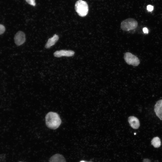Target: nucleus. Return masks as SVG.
I'll return each mask as SVG.
<instances>
[{
  "instance_id": "2",
  "label": "nucleus",
  "mask_w": 162,
  "mask_h": 162,
  "mask_svg": "<svg viewBox=\"0 0 162 162\" xmlns=\"http://www.w3.org/2000/svg\"><path fill=\"white\" fill-rule=\"evenodd\" d=\"M75 8L79 16L84 17L88 14V5L87 2L82 0H79L76 2Z\"/></svg>"
},
{
  "instance_id": "8",
  "label": "nucleus",
  "mask_w": 162,
  "mask_h": 162,
  "mask_svg": "<svg viewBox=\"0 0 162 162\" xmlns=\"http://www.w3.org/2000/svg\"><path fill=\"white\" fill-rule=\"evenodd\" d=\"M128 122L130 126L134 129H137L140 126V122L139 119L134 116L129 117L128 118Z\"/></svg>"
},
{
  "instance_id": "18",
  "label": "nucleus",
  "mask_w": 162,
  "mask_h": 162,
  "mask_svg": "<svg viewBox=\"0 0 162 162\" xmlns=\"http://www.w3.org/2000/svg\"><path fill=\"white\" fill-rule=\"evenodd\" d=\"M86 162H92V161H89V162L86 161Z\"/></svg>"
},
{
  "instance_id": "7",
  "label": "nucleus",
  "mask_w": 162,
  "mask_h": 162,
  "mask_svg": "<svg viewBox=\"0 0 162 162\" xmlns=\"http://www.w3.org/2000/svg\"><path fill=\"white\" fill-rule=\"evenodd\" d=\"M154 110L156 116L162 120V99L156 102Z\"/></svg>"
},
{
  "instance_id": "16",
  "label": "nucleus",
  "mask_w": 162,
  "mask_h": 162,
  "mask_svg": "<svg viewBox=\"0 0 162 162\" xmlns=\"http://www.w3.org/2000/svg\"><path fill=\"white\" fill-rule=\"evenodd\" d=\"M143 162H151L150 160L148 158H144L143 160Z\"/></svg>"
},
{
  "instance_id": "12",
  "label": "nucleus",
  "mask_w": 162,
  "mask_h": 162,
  "mask_svg": "<svg viewBox=\"0 0 162 162\" xmlns=\"http://www.w3.org/2000/svg\"><path fill=\"white\" fill-rule=\"evenodd\" d=\"M5 30L4 26L2 24H0V35L4 33Z\"/></svg>"
},
{
  "instance_id": "11",
  "label": "nucleus",
  "mask_w": 162,
  "mask_h": 162,
  "mask_svg": "<svg viewBox=\"0 0 162 162\" xmlns=\"http://www.w3.org/2000/svg\"><path fill=\"white\" fill-rule=\"evenodd\" d=\"M151 144L155 148H158L161 145L160 138L158 136L154 137L151 141Z\"/></svg>"
},
{
  "instance_id": "10",
  "label": "nucleus",
  "mask_w": 162,
  "mask_h": 162,
  "mask_svg": "<svg viewBox=\"0 0 162 162\" xmlns=\"http://www.w3.org/2000/svg\"><path fill=\"white\" fill-rule=\"evenodd\" d=\"M58 36L55 34L52 37L49 39L45 45L46 48H49L54 45L58 41Z\"/></svg>"
},
{
  "instance_id": "9",
  "label": "nucleus",
  "mask_w": 162,
  "mask_h": 162,
  "mask_svg": "<svg viewBox=\"0 0 162 162\" xmlns=\"http://www.w3.org/2000/svg\"><path fill=\"white\" fill-rule=\"evenodd\" d=\"M49 162H66V161L62 155L59 154H56L50 158Z\"/></svg>"
},
{
  "instance_id": "19",
  "label": "nucleus",
  "mask_w": 162,
  "mask_h": 162,
  "mask_svg": "<svg viewBox=\"0 0 162 162\" xmlns=\"http://www.w3.org/2000/svg\"><path fill=\"white\" fill-rule=\"evenodd\" d=\"M19 162H22V161H20Z\"/></svg>"
},
{
  "instance_id": "13",
  "label": "nucleus",
  "mask_w": 162,
  "mask_h": 162,
  "mask_svg": "<svg viewBox=\"0 0 162 162\" xmlns=\"http://www.w3.org/2000/svg\"><path fill=\"white\" fill-rule=\"evenodd\" d=\"M26 2L30 5L34 6L36 5L35 0H26Z\"/></svg>"
},
{
  "instance_id": "6",
  "label": "nucleus",
  "mask_w": 162,
  "mask_h": 162,
  "mask_svg": "<svg viewBox=\"0 0 162 162\" xmlns=\"http://www.w3.org/2000/svg\"><path fill=\"white\" fill-rule=\"evenodd\" d=\"M75 52L71 50H61L57 51L54 53V56L57 57L62 56L70 57L73 56Z\"/></svg>"
},
{
  "instance_id": "5",
  "label": "nucleus",
  "mask_w": 162,
  "mask_h": 162,
  "mask_svg": "<svg viewBox=\"0 0 162 162\" xmlns=\"http://www.w3.org/2000/svg\"><path fill=\"white\" fill-rule=\"evenodd\" d=\"M14 39L16 44L20 46L24 44L26 41L25 34L22 32L19 31L15 35Z\"/></svg>"
},
{
  "instance_id": "14",
  "label": "nucleus",
  "mask_w": 162,
  "mask_h": 162,
  "mask_svg": "<svg viewBox=\"0 0 162 162\" xmlns=\"http://www.w3.org/2000/svg\"><path fill=\"white\" fill-rule=\"evenodd\" d=\"M147 8L148 10L150 11H152L153 9V6L151 5H148Z\"/></svg>"
},
{
  "instance_id": "1",
  "label": "nucleus",
  "mask_w": 162,
  "mask_h": 162,
  "mask_svg": "<svg viewBox=\"0 0 162 162\" xmlns=\"http://www.w3.org/2000/svg\"><path fill=\"white\" fill-rule=\"evenodd\" d=\"M45 122L46 125L48 128L52 129H56L59 126L62 122L58 113L50 112L46 115Z\"/></svg>"
},
{
  "instance_id": "4",
  "label": "nucleus",
  "mask_w": 162,
  "mask_h": 162,
  "mask_svg": "<svg viewBox=\"0 0 162 162\" xmlns=\"http://www.w3.org/2000/svg\"><path fill=\"white\" fill-rule=\"evenodd\" d=\"M124 58L125 62L129 65L136 66L140 64V60L138 58L130 52L125 53Z\"/></svg>"
},
{
  "instance_id": "3",
  "label": "nucleus",
  "mask_w": 162,
  "mask_h": 162,
  "mask_svg": "<svg viewBox=\"0 0 162 162\" xmlns=\"http://www.w3.org/2000/svg\"><path fill=\"white\" fill-rule=\"evenodd\" d=\"M138 26L137 22L134 19L129 18L123 20L121 24V28L123 31H128L136 28Z\"/></svg>"
},
{
  "instance_id": "15",
  "label": "nucleus",
  "mask_w": 162,
  "mask_h": 162,
  "mask_svg": "<svg viewBox=\"0 0 162 162\" xmlns=\"http://www.w3.org/2000/svg\"><path fill=\"white\" fill-rule=\"evenodd\" d=\"M143 31L144 33H145L147 34L148 33V29L146 27H144L143 28Z\"/></svg>"
},
{
  "instance_id": "17",
  "label": "nucleus",
  "mask_w": 162,
  "mask_h": 162,
  "mask_svg": "<svg viewBox=\"0 0 162 162\" xmlns=\"http://www.w3.org/2000/svg\"><path fill=\"white\" fill-rule=\"evenodd\" d=\"M86 162V161H85L84 160H82L80 161V162Z\"/></svg>"
}]
</instances>
